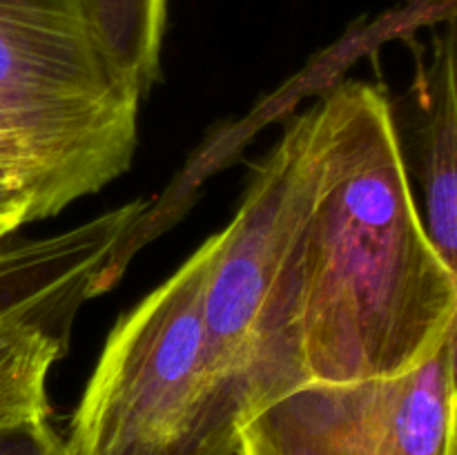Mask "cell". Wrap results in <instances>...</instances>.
Listing matches in <instances>:
<instances>
[{
    "label": "cell",
    "mask_w": 457,
    "mask_h": 455,
    "mask_svg": "<svg viewBox=\"0 0 457 455\" xmlns=\"http://www.w3.org/2000/svg\"><path fill=\"white\" fill-rule=\"evenodd\" d=\"M299 245L306 384L391 377L451 333L455 281L437 254L378 87L346 80L317 105Z\"/></svg>",
    "instance_id": "obj_1"
},
{
    "label": "cell",
    "mask_w": 457,
    "mask_h": 455,
    "mask_svg": "<svg viewBox=\"0 0 457 455\" xmlns=\"http://www.w3.org/2000/svg\"><path fill=\"white\" fill-rule=\"evenodd\" d=\"M201 245L107 337L71 418L70 455H239L248 397L205 324Z\"/></svg>",
    "instance_id": "obj_2"
},
{
    "label": "cell",
    "mask_w": 457,
    "mask_h": 455,
    "mask_svg": "<svg viewBox=\"0 0 457 455\" xmlns=\"http://www.w3.org/2000/svg\"><path fill=\"white\" fill-rule=\"evenodd\" d=\"M311 110L257 165L232 221L204 241L205 324L250 418L306 384L299 352V245L311 194ZM248 418V419H250Z\"/></svg>",
    "instance_id": "obj_3"
},
{
    "label": "cell",
    "mask_w": 457,
    "mask_h": 455,
    "mask_svg": "<svg viewBox=\"0 0 457 455\" xmlns=\"http://www.w3.org/2000/svg\"><path fill=\"white\" fill-rule=\"evenodd\" d=\"M455 406L446 333L404 373L279 397L244 424L239 455H446Z\"/></svg>",
    "instance_id": "obj_4"
},
{
    "label": "cell",
    "mask_w": 457,
    "mask_h": 455,
    "mask_svg": "<svg viewBox=\"0 0 457 455\" xmlns=\"http://www.w3.org/2000/svg\"><path fill=\"white\" fill-rule=\"evenodd\" d=\"M406 107V134L400 132L406 168L418 183L424 226L457 290V3L418 58ZM451 351L457 388V312Z\"/></svg>",
    "instance_id": "obj_5"
},
{
    "label": "cell",
    "mask_w": 457,
    "mask_h": 455,
    "mask_svg": "<svg viewBox=\"0 0 457 455\" xmlns=\"http://www.w3.org/2000/svg\"><path fill=\"white\" fill-rule=\"evenodd\" d=\"M134 98L0 87V132L27 138L94 194L132 163L138 143Z\"/></svg>",
    "instance_id": "obj_6"
},
{
    "label": "cell",
    "mask_w": 457,
    "mask_h": 455,
    "mask_svg": "<svg viewBox=\"0 0 457 455\" xmlns=\"http://www.w3.org/2000/svg\"><path fill=\"white\" fill-rule=\"evenodd\" d=\"M145 214L141 201L40 239L0 241V315L85 303L120 275Z\"/></svg>",
    "instance_id": "obj_7"
},
{
    "label": "cell",
    "mask_w": 457,
    "mask_h": 455,
    "mask_svg": "<svg viewBox=\"0 0 457 455\" xmlns=\"http://www.w3.org/2000/svg\"><path fill=\"white\" fill-rule=\"evenodd\" d=\"M0 87L134 98L107 67L83 0H0Z\"/></svg>",
    "instance_id": "obj_8"
},
{
    "label": "cell",
    "mask_w": 457,
    "mask_h": 455,
    "mask_svg": "<svg viewBox=\"0 0 457 455\" xmlns=\"http://www.w3.org/2000/svg\"><path fill=\"white\" fill-rule=\"evenodd\" d=\"M80 308L62 303L0 315V426L52 413L47 379L65 355Z\"/></svg>",
    "instance_id": "obj_9"
},
{
    "label": "cell",
    "mask_w": 457,
    "mask_h": 455,
    "mask_svg": "<svg viewBox=\"0 0 457 455\" xmlns=\"http://www.w3.org/2000/svg\"><path fill=\"white\" fill-rule=\"evenodd\" d=\"M83 7L119 87L141 101L159 76L165 0H83Z\"/></svg>",
    "instance_id": "obj_10"
},
{
    "label": "cell",
    "mask_w": 457,
    "mask_h": 455,
    "mask_svg": "<svg viewBox=\"0 0 457 455\" xmlns=\"http://www.w3.org/2000/svg\"><path fill=\"white\" fill-rule=\"evenodd\" d=\"M0 177L18 178L34 192L40 219L54 217L85 196L52 156L18 134L0 132Z\"/></svg>",
    "instance_id": "obj_11"
},
{
    "label": "cell",
    "mask_w": 457,
    "mask_h": 455,
    "mask_svg": "<svg viewBox=\"0 0 457 455\" xmlns=\"http://www.w3.org/2000/svg\"><path fill=\"white\" fill-rule=\"evenodd\" d=\"M0 455H70L49 415L0 426Z\"/></svg>",
    "instance_id": "obj_12"
},
{
    "label": "cell",
    "mask_w": 457,
    "mask_h": 455,
    "mask_svg": "<svg viewBox=\"0 0 457 455\" xmlns=\"http://www.w3.org/2000/svg\"><path fill=\"white\" fill-rule=\"evenodd\" d=\"M34 221H40L34 192L18 178L0 177V241L12 239L22 226Z\"/></svg>",
    "instance_id": "obj_13"
},
{
    "label": "cell",
    "mask_w": 457,
    "mask_h": 455,
    "mask_svg": "<svg viewBox=\"0 0 457 455\" xmlns=\"http://www.w3.org/2000/svg\"><path fill=\"white\" fill-rule=\"evenodd\" d=\"M446 455H457V406L453 413V424H451V435H449V446H446Z\"/></svg>",
    "instance_id": "obj_14"
}]
</instances>
